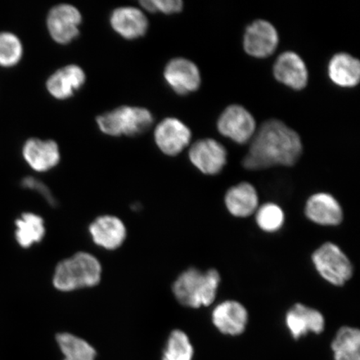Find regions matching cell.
Masks as SVG:
<instances>
[{
    "instance_id": "obj_1",
    "label": "cell",
    "mask_w": 360,
    "mask_h": 360,
    "mask_svg": "<svg viewBox=\"0 0 360 360\" xmlns=\"http://www.w3.org/2000/svg\"><path fill=\"white\" fill-rule=\"evenodd\" d=\"M302 148L301 139L295 130L280 120H269L255 135L243 165L250 170L292 166L299 160Z\"/></svg>"
},
{
    "instance_id": "obj_2",
    "label": "cell",
    "mask_w": 360,
    "mask_h": 360,
    "mask_svg": "<svg viewBox=\"0 0 360 360\" xmlns=\"http://www.w3.org/2000/svg\"><path fill=\"white\" fill-rule=\"evenodd\" d=\"M220 281L219 273L214 269L202 272L191 268L180 274L174 281V295L186 307L197 309L209 306L217 295Z\"/></svg>"
},
{
    "instance_id": "obj_3",
    "label": "cell",
    "mask_w": 360,
    "mask_h": 360,
    "mask_svg": "<svg viewBox=\"0 0 360 360\" xmlns=\"http://www.w3.org/2000/svg\"><path fill=\"white\" fill-rule=\"evenodd\" d=\"M102 267L94 255L79 252L61 261L53 274V286L62 292L94 287L101 280Z\"/></svg>"
},
{
    "instance_id": "obj_4",
    "label": "cell",
    "mask_w": 360,
    "mask_h": 360,
    "mask_svg": "<svg viewBox=\"0 0 360 360\" xmlns=\"http://www.w3.org/2000/svg\"><path fill=\"white\" fill-rule=\"evenodd\" d=\"M98 128L110 136H136L150 129L154 118L145 108L122 106L97 118Z\"/></svg>"
},
{
    "instance_id": "obj_5",
    "label": "cell",
    "mask_w": 360,
    "mask_h": 360,
    "mask_svg": "<svg viewBox=\"0 0 360 360\" xmlns=\"http://www.w3.org/2000/svg\"><path fill=\"white\" fill-rule=\"evenodd\" d=\"M312 262L319 276L333 285H344L353 276L349 259L334 243H326L315 250Z\"/></svg>"
},
{
    "instance_id": "obj_6",
    "label": "cell",
    "mask_w": 360,
    "mask_h": 360,
    "mask_svg": "<svg viewBox=\"0 0 360 360\" xmlns=\"http://www.w3.org/2000/svg\"><path fill=\"white\" fill-rule=\"evenodd\" d=\"M81 22L82 16L78 8L70 4H60L49 11L47 28L56 42L68 44L78 37Z\"/></svg>"
},
{
    "instance_id": "obj_7",
    "label": "cell",
    "mask_w": 360,
    "mask_h": 360,
    "mask_svg": "<svg viewBox=\"0 0 360 360\" xmlns=\"http://www.w3.org/2000/svg\"><path fill=\"white\" fill-rule=\"evenodd\" d=\"M217 128L224 136L238 143H245L254 136L256 122L245 108L233 105L227 107L220 115Z\"/></svg>"
},
{
    "instance_id": "obj_8",
    "label": "cell",
    "mask_w": 360,
    "mask_h": 360,
    "mask_svg": "<svg viewBox=\"0 0 360 360\" xmlns=\"http://www.w3.org/2000/svg\"><path fill=\"white\" fill-rule=\"evenodd\" d=\"M191 163L207 175L221 172L227 164V150L213 139H200L193 143L188 153Z\"/></svg>"
},
{
    "instance_id": "obj_9",
    "label": "cell",
    "mask_w": 360,
    "mask_h": 360,
    "mask_svg": "<svg viewBox=\"0 0 360 360\" xmlns=\"http://www.w3.org/2000/svg\"><path fill=\"white\" fill-rule=\"evenodd\" d=\"M278 34L272 24L266 20H257L247 27L244 36V49L248 55L255 58H266L278 47Z\"/></svg>"
},
{
    "instance_id": "obj_10",
    "label": "cell",
    "mask_w": 360,
    "mask_h": 360,
    "mask_svg": "<svg viewBox=\"0 0 360 360\" xmlns=\"http://www.w3.org/2000/svg\"><path fill=\"white\" fill-rule=\"evenodd\" d=\"M164 76L169 86L180 96L196 91L201 84L199 68L184 58L169 61L165 67Z\"/></svg>"
},
{
    "instance_id": "obj_11",
    "label": "cell",
    "mask_w": 360,
    "mask_h": 360,
    "mask_svg": "<svg viewBox=\"0 0 360 360\" xmlns=\"http://www.w3.org/2000/svg\"><path fill=\"white\" fill-rule=\"evenodd\" d=\"M191 131L181 120L167 118L158 124L155 143L164 154L175 156L181 153L191 141Z\"/></svg>"
},
{
    "instance_id": "obj_12",
    "label": "cell",
    "mask_w": 360,
    "mask_h": 360,
    "mask_svg": "<svg viewBox=\"0 0 360 360\" xmlns=\"http://www.w3.org/2000/svg\"><path fill=\"white\" fill-rule=\"evenodd\" d=\"M285 325L292 339L314 333L319 335L325 330L326 321L323 314L317 309L303 304H295L285 315Z\"/></svg>"
},
{
    "instance_id": "obj_13",
    "label": "cell",
    "mask_w": 360,
    "mask_h": 360,
    "mask_svg": "<svg viewBox=\"0 0 360 360\" xmlns=\"http://www.w3.org/2000/svg\"><path fill=\"white\" fill-rule=\"evenodd\" d=\"M249 314L245 306L236 300L224 301L212 312V322L224 335L236 336L245 332Z\"/></svg>"
},
{
    "instance_id": "obj_14",
    "label": "cell",
    "mask_w": 360,
    "mask_h": 360,
    "mask_svg": "<svg viewBox=\"0 0 360 360\" xmlns=\"http://www.w3.org/2000/svg\"><path fill=\"white\" fill-rule=\"evenodd\" d=\"M304 212L310 221L323 226H337L344 215L340 202L328 193H317L310 197Z\"/></svg>"
},
{
    "instance_id": "obj_15",
    "label": "cell",
    "mask_w": 360,
    "mask_h": 360,
    "mask_svg": "<svg viewBox=\"0 0 360 360\" xmlns=\"http://www.w3.org/2000/svg\"><path fill=\"white\" fill-rule=\"evenodd\" d=\"M274 77L278 82L295 90L306 87L309 80L307 67L299 55L292 51L281 53L274 65Z\"/></svg>"
},
{
    "instance_id": "obj_16",
    "label": "cell",
    "mask_w": 360,
    "mask_h": 360,
    "mask_svg": "<svg viewBox=\"0 0 360 360\" xmlns=\"http://www.w3.org/2000/svg\"><path fill=\"white\" fill-rule=\"evenodd\" d=\"M22 156L31 169L37 172H47L60 161V148L53 141L28 139L22 147Z\"/></svg>"
},
{
    "instance_id": "obj_17",
    "label": "cell",
    "mask_w": 360,
    "mask_h": 360,
    "mask_svg": "<svg viewBox=\"0 0 360 360\" xmlns=\"http://www.w3.org/2000/svg\"><path fill=\"white\" fill-rule=\"evenodd\" d=\"M89 231L94 244L108 250L118 249L127 235L122 220L112 215H103L94 220Z\"/></svg>"
},
{
    "instance_id": "obj_18",
    "label": "cell",
    "mask_w": 360,
    "mask_h": 360,
    "mask_svg": "<svg viewBox=\"0 0 360 360\" xmlns=\"http://www.w3.org/2000/svg\"><path fill=\"white\" fill-rule=\"evenodd\" d=\"M86 76L78 65H68L55 72L47 80L49 94L57 100L65 101L73 96L85 83Z\"/></svg>"
},
{
    "instance_id": "obj_19",
    "label": "cell",
    "mask_w": 360,
    "mask_h": 360,
    "mask_svg": "<svg viewBox=\"0 0 360 360\" xmlns=\"http://www.w3.org/2000/svg\"><path fill=\"white\" fill-rule=\"evenodd\" d=\"M110 25L117 34L126 39H136L147 32L148 22L145 13L134 7H120L111 13Z\"/></svg>"
},
{
    "instance_id": "obj_20",
    "label": "cell",
    "mask_w": 360,
    "mask_h": 360,
    "mask_svg": "<svg viewBox=\"0 0 360 360\" xmlns=\"http://www.w3.org/2000/svg\"><path fill=\"white\" fill-rule=\"evenodd\" d=\"M229 213L238 218L249 217L259 208V196L251 184L243 182L233 186L224 198Z\"/></svg>"
},
{
    "instance_id": "obj_21",
    "label": "cell",
    "mask_w": 360,
    "mask_h": 360,
    "mask_svg": "<svg viewBox=\"0 0 360 360\" xmlns=\"http://www.w3.org/2000/svg\"><path fill=\"white\" fill-rule=\"evenodd\" d=\"M328 74L338 86L353 88L359 83L360 63L349 53H337L328 63Z\"/></svg>"
},
{
    "instance_id": "obj_22",
    "label": "cell",
    "mask_w": 360,
    "mask_h": 360,
    "mask_svg": "<svg viewBox=\"0 0 360 360\" xmlns=\"http://www.w3.org/2000/svg\"><path fill=\"white\" fill-rule=\"evenodd\" d=\"M331 349L335 360H360V332L358 328H340L333 340Z\"/></svg>"
},
{
    "instance_id": "obj_23",
    "label": "cell",
    "mask_w": 360,
    "mask_h": 360,
    "mask_svg": "<svg viewBox=\"0 0 360 360\" xmlns=\"http://www.w3.org/2000/svg\"><path fill=\"white\" fill-rule=\"evenodd\" d=\"M15 224V238L21 247L30 248L43 240L45 227L40 216L32 213L22 214Z\"/></svg>"
},
{
    "instance_id": "obj_24",
    "label": "cell",
    "mask_w": 360,
    "mask_h": 360,
    "mask_svg": "<svg viewBox=\"0 0 360 360\" xmlns=\"http://www.w3.org/2000/svg\"><path fill=\"white\" fill-rule=\"evenodd\" d=\"M56 341L61 352L64 354V360H94L96 351L87 341L78 336L62 333L56 336Z\"/></svg>"
},
{
    "instance_id": "obj_25",
    "label": "cell",
    "mask_w": 360,
    "mask_h": 360,
    "mask_svg": "<svg viewBox=\"0 0 360 360\" xmlns=\"http://www.w3.org/2000/svg\"><path fill=\"white\" fill-rule=\"evenodd\" d=\"M193 347L186 333L175 330L171 333L162 360H192Z\"/></svg>"
},
{
    "instance_id": "obj_26",
    "label": "cell",
    "mask_w": 360,
    "mask_h": 360,
    "mask_svg": "<svg viewBox=\"0 0 360 360\" xmlns=\"http://www.w3.org/2000/svg\"><path fill=\"white\" fill-rule=\"evenodd\" d=\"M256 223L264 232H277L285 223V213L281 207L274 202H268L256 210Z\"/></svg>"
},
{
    "instance_id": "obj_27",
    "label": "cell",
    "mask_w": 360,
    "mask_h": 360,
    "mask_svg": "<svg viewBox=\"0 0 360 360\" xmlns=\"http://www.w3.org/2000/svg\"><path fill=\"white\" fill-rule=\"evenodd\" d=\"M22 56V45L18 36L10 32L0 33V66H15Z\"/></svg>"
},
{
    "instance_id": "obj_28",
    "label": "cell",
    "mask_w": 360,
    "mask_h": 360,
    "mask_svg": "<svg viewBox=\"0 0 360 360\" xmlns=\"http://www.w3.org/2000/svg\"><path fill=\"white\" fill-rule=\"evenodd\" d=\"M139 4L148 12H161L165 15L179 13L184 7L183 2L180 0H145Z\"/></svg>"
},
{
    "instance_id": "obj_29",
    "label": "cell",
    "mask_w": 360,
    "mask_h": 360,
    "mask_svg": "<svg viewBox=\"0 0 360 360\" xmlns=\"http://www.w3.org/2000/svg\"><path fill=\"white\" fill-rule=\"evenodd\" d=\"M22 186L25 188H30V190L38 191L40 195L44 198L45 200H47L49 204L52 205H56L55 198L52 195L51 191H49L47 186H45L44 184L41 182L38 181L37 179L34 178L28 177L22 180Z\"/></svg>"
}]
</instances>
